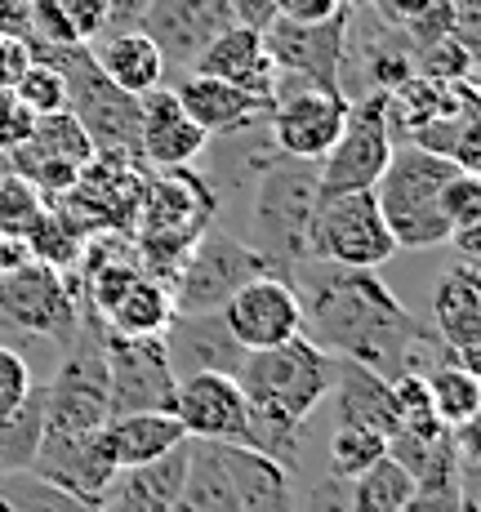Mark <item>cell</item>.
I'll return each mask as SVG.
<instances>
[{
	"instance_id": "obj_1",
	"label": "cell",
	"mask_w": 481,
	"mask_h": 512,
	"mask_svg": "<svg viewBox=\"0 0 481 512\" xmlns=\"http://www.w3.org/2000/svg\"><path fill=\"white\" fill-rule=\"evenodd\" d=\"M312 272V263H303ZM303 339L343 361L379 370L384 379L397 374H424L433 361L450 357L428 321L410 317L401 299L370 268H335L321 263L308 281L299 277Z\"/></svg>"
},
{
	"instance_id": "obj_2",
	"label": "cell",
	"mask_w": 481,
	"mask_h": 512,
	"mask_svg": "<svg viewBox=\"0 0 481 512\" xmlns=\"http://www.w3.org/2000/svg\"><path fill=\"white\" fill-rule=\"evenodd\" d=\"M232 379L241 383L245 401H250L254 450L294 472L299 468L303 428L335 388V357L321 352L312 339L294 334L277 348L245 352Z\"/></svg>"
},
{
	"instance_id": "obj_3",
	"label": "cell",
	"mask_w": 481,
	"mask_h": 512,
	"mask_svg": "<svg viewBox=\"0 0 481 512\" xmlns=\"http://www.w3.org/2000/svg\"><path fill=\"white\" fill-rule=\"evenodd\" d=\"M317 201H321L317 161L272 152L250 196V232H245V245L259 250L272 268H281L290 277L299 263H308V228H312Z\"/></svg>"
},
{
	"instance_id": "obj_4",
	"label": "cell",
	"mask_w": 481,
	"mask_h": 512,
	"mask_svg": "<svg viewBox=\"0 0 481 512\" xmlns=\"http://www.w3.org/2000/svg\"><path fill=\"white\" fill-rule=\"evenodd\" d=\"M459 174V165L441 152H428L419 143L392 147L388 170L370 187L379 201L397 250H433L450 245V223L441 214V187Z\"/></svg>"
},
{
	"instance_id": "obj_5",
	"label": "cell",
	"mask_w": 481,
	"mask_h": 512,
	"mask_svg": "<svg viewBox=\"0 0 481 512\" xmlns=\"http://www.w3.org/2000/svg\"><path fill=\"white\" fill-rule=\"evenodd\" d=\"M54 379L41 383L45 401V432L58 441H90L107 419H112V397H107V366H103V321L85 308L76 334L63 343Z\"/></svg>"
},
{
	"instance_id": "obj_6",
	"label": "cell",
	"mask_w": 481,
	"mask_h": 512,
	"mask_svg": "<svg viewBox=\"0 0 481 512\" xmlns=\"http://www.w3.org/2000/svg\"><path fill=\"white\" fill-rule=\"evenodd\" d=\"M32 58H45L63 72L67 85V112L81 121V130L90 134L94 152H121L139 156V98L116 90L103 72H98L90 45H36Z\"/></svg>"
},
{
	"instance_id": "obj_7",
	"label": "cell",
	"mask_w": 481,
	"mask_h": 512,
	"mask_svg": "<svg viewBox=\"0 0 481 512\" xmlns=\"http://www.w3.org/2000/svg\"><path fill=\"white\" fill-rule=\"evenodd\" d=\"M397 254L375 192H335L321 196L308 228V259L335 268H370L379 272Z\"/></svg>"
},
{
	"instance_id": "obj_8",
	"label": "cell",
	"mask_w": 481,
	"mask_h": 512,
	"mask_svg": "<svg viewBox=\"0 0 481 512\" xmlns=\"http://www.w3.org/2000/svg\"><path fill=\"white\" fill-rule=\"evenodd\" d=\"M352 98L335 85H312L303 76H281L272 85V107H268V130L277 152L299 156V161H321L335 147L343 121H348Z\"/></svg>"
},
{
	"instance_id": "obj_9",
	"label": "cell",
	"mask_w": 481,
	"mask_h": 512,
	"mask_svg": "<svg viewBox=\"0 0 481 512\" xmlns=\"http://www.w3.org/2000/svg\"><path fill=\"white\" fill-rule=\"evenodd\" d=\"M263 272H281V268H272L259 250H250L237 236L205 228L170 281L174 312H219L245 281L263 277Z\"/></svg>"
},
{
	"instance_id": "obj_10",
	"label": "cell",
	"mask_w": 481,
	"mask_h": 512,
	"mask_svg": "<svg viewBox=\"0 0 481 512\" xmlns=\"http://www.w3.org/2000/svg\"><path fill=\"white\" fill-rule=\"evenodd\" d=\"M392 156V125H388V94L375 90L366 98L348 103V121H343L335 147L317 161V187L321 196L335 192H370L379 174L388 170Z\"/></svg>"
},
{
	"instance_id": "obj_11",
	"label": "cell",
	"mask_w": 481,
	"mask_h": 512,
	"mask_svg": "<svg viewBox=\"0 0 481 512\" xmlns=\"http://www.w3.org/2000/svg\"><path fill=\"white\" fill-rule=\"evenodd\" d=\"M103 366L112 415H139V410L174 406V370L165 352V334H116L103 326Z\"/></svg>"
},
{
	"instance_id": "obj_12",
	"label": "cell",
	"mask_w": 481,
	"mask_h": 512,
	"mask_svg": "<svg viewBox=\"0 0 481 512\" xmlns=\"http://www.w3.org/2000/svg\"><path fill=\"white\" fill-rule=\"evenodd\" d=\"M0 317L27 334L67 343L76 326H81L85 303H81V290L58 268L23 259L18 268L0 272Z\"/></svg>"
},
{
	"instance_id": "obj_13",
	"label": "cell",
	"mask_w": 481,
	"mask_h": 512,
	"mask_svg": "<svg viewBox=\"0 0 481 512\" xmlns=\"http://www.w3.org/2000/svg\"><path fill=\"white\" fill-rule=\"evenodd\" d=\"M5 161L18 179H27L49 201V196H67L76 187L81 170L94 161V143L81 130V121L63 107V112L36 116L27 143H18Z\"/></svg>"
},
{
	"instance_id": "obj_14",
	"label": "cell",
	"mask_w": 481,
	"mask_h": 512,
	"mask_svg": "<svg viewBox=\"0 0 481 512\" xmlns=\"http://www.w3.org/2000/svg\"><path fill=\"white\" fill-rule=\"evenodd\" d=\"M170 415L183 423L192 441H219V446H250L254 450V419L241 383L232 374H183L174 383Z\"/></svg>"
},
{
	"instance_id": "obj_15",
	"label": "cell",
	"mask_w": 481,
	"mask_h": 512,
	"mask_svg": "<svg viewBox=\"0 0 481 512\" xmlns=\"http://www.w3.org/2000/svg\"><path fill=\"white\" fill-rule=\"evenodd\" d=\"M219 317L245 352L277 348V343L303 334L299 290H294V277H286V272H263V277L245 281L219 308Z\"/></svg>"
},
{
	"instance_id": "obj_16",
	"label": "cell",
	"mask_w": 481,
	"mask_h": 512,
	"mask_svg": "<svg viewBox=\"0 0 481 512\" xmlns=\"http://www.w3.org/2000/svg\"><path fill=\"white\" fill-rule=\"evenodd\" d=\"M232 23H241L232 0H147L139 32H147L152 45L161 49L165 76H183L192 72L196 54Z\"/></svg>"
},
{
	"instance_id": "obj_17",
	"label": "cell",
	"mask_w": 481,
	"mask_h": 512,
	"mask_svg": "<svg viewBox=\"0 0 481 512\" xmlns=\"http://www.w3.org/2000/svg\"><path fill=\"white\" fill-rule=\"evenodd\" d=\"M263 45H268L272 63L281 76H303L312 85H339L343 72V45H348V14L330 18V23H286V18H272L263 27Z\"/></svg>"
},
{
	"instance_id": "obj_18",
	"label": "cell",
	"mask_w": 481,
	"mask_h": 512,
	"mask_svg": "<svg viewBox=\"0 0 481 512\" xmlns=\"http://www.w3.org/2000/svg\"><path fill=\"white\" fill-rule=\"evenodd\" d=\"M139 161L152 170H188L210 147V134L183 112L170 85H156L139 98Z\"/></svg>"
},
{
	"instance_id": "obj_19",
	"label": "cell",
	"mask_w": 481,
	"mask_h": 512,
	"mask_svg": "<svg viewBox=\"0 0 481 512\" xmlns=\"http://www.w3.org/2000/svg\"><path fill=\"white\" fill-rule=\"evenodd\" d=\"M437 339L450 348L459 366L477 370L481 357V272L473 259L446 263V272L433 285V321Z\"/></svg>"
},
{
	"instance_id": "obj_20",
	"label": "cell",
	"mask_w": 481,
	"mask_h": 512,
	"mask_svg": "<svg viewBox=\"0 0 481 512\" xmlns=\"http://www.w3.org/2000/svg\"><path fill=\"white\" fill-rule=\"evenodd\" d=\"M174 98L183 103V112L201 125L205 134H245L254 125L268 121V98L241 90L232 81H219V76H201V72H183L170 81Z\"/></svg>"
},
{
	"instance_id": "obj_21",
	"label": "cell",
	"mask_w": 481,
	"mask_h": 512,
	"mask_svg": "<svg viewBox=\"0 0 481 512\" xmlns=\"http://www.w3.org/2000/svg\"><path fill=\"white\" fill-rule=\"evenodd\" d=\"M183 472H188V441L152 464L112 472L94 504L98 512H179Z\"/></svg>"
},
{
	"instance_id": "obj_22",
	"label": "cell",
	"mask_w": 481,
	"mask_h": 512,
	"mask_svg": "<svg viewBox=\"0 0 481 512\" xmlns=\"http://www.w3.org/2000/svg\"><path fill=\"white\" fill-rule=\"evenodd\" d=\"M165 352H170L174 379L183 374H237L245 361V348L228 334L219 312H174L170 330H165Z\"/></svg>"
},
{
	"instance_id": "obj_23",
	"label": "cell",
	"mask_w": 481,
	"mask_h": 512,
	"mask_svg": "<svg viewBox=\"0 0 481 512\" xmlns=\"http://www.w3.org/2000/svg\"><path fill=\"white\" fill-rule=\"evenodd\" d=\"M192 72L232 81V85H241V90L268 98V103H272V85H277V63H272L268 45H263V27H250V23L223 27V32L196 54Z\"/></svg>"
},
{
	"instance_id": "obj_24",
	"label": "cell",
	"mask_w": 481,
	"mask_h": 512,
	"mask_svg": "<svg viewBox=\"0 0 481 512\" xmlns=\"http://www.w3.org/2000/svg\"><path fill=\"white\" fill-rule=\"evenodd\" d=\"M188 432L174 415H161V410H139V415H112L98 428L94 446L103 455V464L112 472L121 468H139L152 464V459L170 455L174 446H183Z\"/></svg>"
},
{
	"instance_id": "obj_25",
	"label": "cell",
	"mask_w": 481,
	"mask_h": 512,
	"mask_svg": "<svg viewBox=\"0 0 481 512\" xmlns=\"http://www.w3.org/2000/svg\"><path fill=\"white\" fill-rule=\"evenodd\" d=\"M219 464L232 481V495H237V512H299L294 499V472L281 468L277 459L259 455L250 446H219Z\"/></svg>"
},
{
	"instance_id": "obj_26",
	"label": "cell",
	"mask_w": 481,
	"mask_h": 512,
	"mask_svg": "<svg viewBox=\"0 0 481 512\" xmlns=\"http://www.w3.org/2000/svg\"><path fill=\"white\" fill-rule=\"evenodd\" d=\"M335 419L352 428H370L379 437H392L401 428L397 419V397H392V379L379 370L361 366V361L335 357Z\"/></svg>"
},
{
	"instance_id": "obj_27",
	"label": "cell",
	"mask_w": 481,
	"mask_h": 512,
	"mask_svg": "<svg viewBox=\"0 0 481 512\" xmlns=\"http://www.w3.org/2000/svg\"><path fill=\"white\" fill-rule=\"evenodd\" d=\"M98 72L107 76V81L116 85V90L143 98L152 94L156 85H165L170 76H165V58L161 49L152 45V36L139 32V27H130V32H112L98 41V49H90Z\"/></svg>"
},
{
	"instance_id": "obj_28",
	"label": "cell",
	"mask_w": 481,
	"mask_h": 512,
	"mask_svg": "<svg viewBox=\"0 0 481 512\" xmlns=\"http://www.w3.org/2000/svg\"><path fill=\"white\" fill-rule=\"evenodd\" d=\"M103 32H107V0H32L36 45H94Z\"/></svg>"
},
{
	"instance_id": "obj_29",
	"label": "cell",
	"mask_w": 481,
	"mask_h": 512,
	"mask_svg": "<svg viewBox=\"0 0 481 512\" xmlns=\"http://www.w3.org/2000/svg\"><path fill=\"white\" fill-rule=\"evenodd\" d=\"M419 379H424V388H428L433 415L446 423L450 432L477 423V415H481V379H477V370L459 366L455 357H441V361H433V366L419 374Z\"/></svg>"
},
{
	"instance_id": "obj_30",
	"label": "cell",
	"mask_w": 481,
	"mask_h": 512,
	"mask_svg": "<svg viewBox=\"0 0 481 512\" xmlns=\"http://www.w3.org/2000/svg\"><path fill=\"white\" fill-rule=\"evenodd\" d=\"M98 321L116 334H165L174 321V294L170 285L139 277Z\"/></svg>"
},
{
	"instance_id": "obj_31",
	"label": "cell",
	"mask_w": 481,
	"mask_h": 512,
	"mask_svg": "<svg viewBox=\"0 0 481 512\" xmlns=\"http://www.w3.org/2000/svg\"><path fill=\"white\" fill-rule=\"evenodd\" d=\"M415 477L397 464V459H379L361 477L348 481V512H401L415 499Z\"/></svg>"
},
{
	"instance_id": "obj_32",
	"label": "cell",
	"mask_w": 481,
	"mask_h": 512,
	"mask_svg": "<svg viewBox=\"0 0 481 512\" xmlns=\"http://www.w3.org/2000/svg\"><path fill=\"white\" fill-rule=\"evenodd\" d=\"M0 512H98V504L23 468L0 477Z\"/></svg>"
},
{
	"instance_id": "obj_33",
	"label": "cell",
	"mask_w": 481,
	"mask_h": 512,
	"mask_svg": "<svg viewBox=\"0 0 481 512\" xmlns=\"http://www.w3.org/2000/svg\"><path fill=\"white\" fill-rule=\"evenodd\" d=\"M41 432H45V401H41V388H36L14 415L0 419V477L32 468Z\"/></svg>"
},
{
	"instance_id": "obj_34",
	"label": "cell",
	"mask_w": 481,
	"mask_h": 512,
	"mask_svg": "<svg viewBox=\"0 0 481 512\" xmlns=\"http://www.w3.org/2000/svg\"><path fill=\"white\" fill-rule=\"evenodd\" d=\"M85 236L81 228H76L72 219H67L63 210H45V219L32 228V236H27V259L45 263V268H58L67 272L72 263H81V250H85Z\"/></svg>"
},
{
	"instance_id": "obj_35",
	"label": "cell",
	"mask_w": 481,
	"mask_h": 512,
	"mask_svg": "<svg viewBox=\"0 0 481 512\" xmlns=\"http://www.w3.org/2000/svg\"><path fill=\"white\" fill-rule=\"evenodd\" d=\"M388 455V437L370 428H352V423H335V437H330V477L352 481L366 468H375Z\"/></svg>"
},
{
	"instance_id": "obj_36",
	"label": "cell",
	"mask_w": 481,
	"mask_h": 512,
	"mask_svg": "<svg viewBox=\"0 0 481 512\" xmlns=\"http://www.w3.org/2000/svg\"><path fill=\"white\" fill-rule=\"evenodd\" d=\"M45 210V196L27 179H18L14 170L0 174V236L5 241H27L36 223L45 219Z\"/></svg>"
},
{
	"instance_id": "obj_37",
	"label": "cell",
	"mask_w": 481,
	"mask_h": 512,
	"mask_svg": "<svg viewBox=\"0 0 481 512\" xmlns=\"http://www.w3.org/2000/svg\"><path fill=\"white\" fill-rule=\"evenodd\" d=\"M9 94H14L32 116H49V112H63V107H67L63 72H58L54 63H45V58H32V63H27V72L18 76Z\"/></svg>"
},
{
	"instance_id": "obj_38",
	"label": "cell",
	"mask_w": 481,
	"mask_h": 512,
	"mask_svg": "<svg viewBox=\"0 0 481 512\" xmlns=\"http://www.w3.org/2000/svg\"><path fill=\"white\" fill-rule=\"evenodd\" d=\"M441 214L450 223V241L455 236H473L481 228V183L477 174L459 170L455 179L441 187Z\"/></svg>"
},
{
	"instance_id": "obj_39",
	"label": "cell",
	"mask_w": 481,
	"mask_h": 512,
	"mask_svg": "<svg viewBox=\"0 0 481 512\" xmlns=\"http://www.w3.org/2000/svg\"><path fill=\"white\" fill-rule=\"evenodd\" d=\"M419 72L437 85H459V81H468V72H473V49L446 32V36H437L433 49H424Z\"/></svg>"
},
{
	"instance_id": "obj_40",
	"label": "cell",
	"mask_w": 481,
	"mask_h": 512,
	"mask_svg": "<svg viewBox=\"0 0 481 512\" xmlns=\"http://www.w3.org/2000/svg\"><path fill=\"white\" fill-rule=\"evenodd\" d=\"M32 392H36V379H32L27 357L18 348H5V343H0V419L14 415Z\"/></svg>"
},
{
	"instance_id": "obj_41",
	"label": "cell",
	"mask_w": 481,
	"mask_h": 512,
	"mask_svg": "<svg viewBox=\"0 0 481 512\" xmlns=\"http://www.w3.org/2000/svg\"><path fill=\"white\" fill-rule=\"evenodd\" d=\"M272 14L286 23L312 27V23H330V18L348 14V0H272Z\"/></svg>"
},
{
	"instance_id": "obj_42",
	"label": "cell",
	"mask_w": 481,
	"mask_h": 512,
	"mask_svg": "<svg viewBox=\"0 0 481 512\" xmlns=\"http://www.w3.org/2000/svg\"><path fill=\"white\" fill-rule=\"evenodd\" d=\"M32 121L36 116L27 112L23 103H18L9 90H0V156H9L18 143H27V134H32Z\"/></svg>"
},
{
	"instance_id": "obj_43",
	"label": "cell",
	"mask_w": 481,
	"mask_h": 512,
	"mask_svg": "<svg viewBox=\"0 0 481 512\" xmlns=\"http://www.w3.org/2000/svg\"><path fill=\"white\" fill-rule=\"evenodd\" d=\"M32 63V45L23 36H0V90H14V81Z\"/></svg>"
},
{
	"instance_id": "obj_44",
	"label": "cell",
	"mask_w": 481,
	"mask_h": 512,
	"mask_svg": "<svg viewBox=\"0 0 481 512\" xmlns=\"http://www.w3.org/2000/svg\"><path fill=\"white\" fill-rule=\"evenodd\" d=\"M401 512H464L459 508V490L455 486H419Z\"/></svg>"
},
{
	"instance_id": "obj_45",
	"label": "cell",
	"mask_w": 481,
	"mask_h": 512,
	"mask_svg": "<svg viewBox=\"0 0 481 512\" xmlns=\"http://www.w3.org/2000/svg\"><path fill=\"white\" fill-rule=\"evenodd\" d=\"M0 36L32 41V0H0Z\"/></svg>"
},
{
	"instance_id": "obj_46",
	"label": "cell",
	"mask_w": 481,
	"mask_h": 512,
	"mask_svg": "<svg viewBox=\"0 0 481 512\" xmlns=\"http://www.w3.org/2000/svg\"><path fill=\"white\" fill-rule=\"evenodd\" d=\"M308 512H348V481L326 477L317 490L308 495Z\"/></svg>"
},
{
	"instance_id": "obj_47",
	"label": "cell",
	"mask_w": 481,
	"mask_h": 512,
	"mask_svg": "<svg viewBox=\"0 0 481 512\" xmlns=\"http://www.w3.org/2000/svg\"><path fill=\"white\" fill-rule=\"evenodd\" d=\"M23 259H27V245L23 241H5V236H0V272L18 268Z\"/></svg>"
},
{
	"instance_id": "obj_48",
	"label": "cell",
	"mask_w": 481,
	"mask_h": 512,
	"mask_svg": "<svg viewBox=\"0 0 481 512\" xmlns=\"http://www.w3.org/2000/svg\"><path fill=\"white\" fill-rule=\"evenodd\" d=\"M348 5H352V0H348Z\"/></svg>"
}]
</instances>
